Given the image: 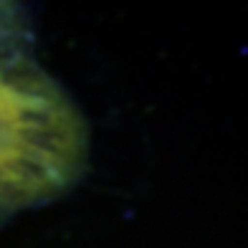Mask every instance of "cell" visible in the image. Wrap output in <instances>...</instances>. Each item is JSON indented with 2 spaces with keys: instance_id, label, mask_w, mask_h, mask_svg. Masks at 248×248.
Returning a JSON list of instances; mask_svg holds the SVG:
<instances>
[{
  "instance_id": "1",
  "label": "cell",
  "mask_w": 248,
  "mask_h": 248,
  "mask_svg": "<svg viewBox=\"0 0 248 248\" xmlns=\"http://www.w3.org/2000/svg\"><path fill=\"white\" fill-rule=\"evenodd\" d=\"M86 165L84 111L36 61L31 41L0 46V225L66 195Z\"/></svg>"
}]
</instances>
